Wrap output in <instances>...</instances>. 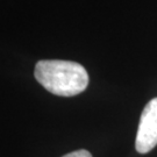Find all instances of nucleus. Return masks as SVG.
<instances>
[{"label": "nucleus", "instance_id": "obj_1", "mask_svg": "<svg viewBox=\"0 0 157 157\" xmlns=\"http://www.w3.org/2000/svg\"><path fill=\"white\" fill-rule=\"evenodd\" d=\"M34 76L48 92L61 97L77 95L84 92L89 85L86 69L71 61H39L35 65Z\"/></svg>", "mask_w": 157, "mask_h": 157}, {"label": "nucleus", "instance_id": "obj_2", "mask_svg": "<svg viewBox=\"0 0 157 157\" xmlns=\"http://www.w3.org/2000/svg\"><path fill=\"white\" fill-rule=\"evenodd\" d=\"M157 146V98L149 101L143 108L137 128L135 148L140 154L151 151Z\"/></svg>", "mask_w": 157, "mask_h": 157}, {"label": "nucleus", "instance_id": "obj_3", "mask_svg": "<svg viewBox=\"0 0 157 157\" xmlns=\"http://www.w3.org/2000/svg\"><path fill=\"white\" fill-rule=\"evenodd\" d=\"M63 157H92L90 152L85 149H80V150H76V151L69 152L67 155H64Z\"/></svg>", "mask_w": 157, "mask_h": 157}]
</instances>
